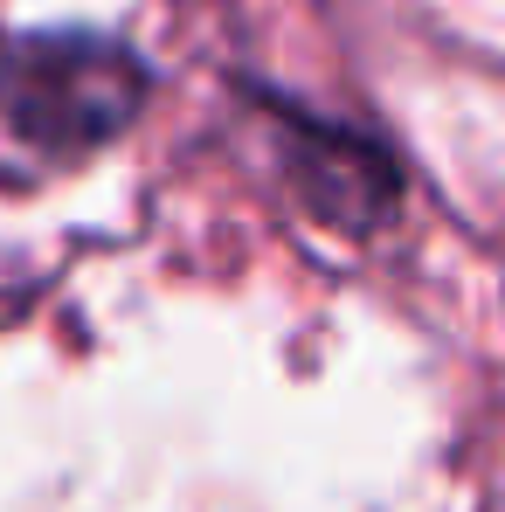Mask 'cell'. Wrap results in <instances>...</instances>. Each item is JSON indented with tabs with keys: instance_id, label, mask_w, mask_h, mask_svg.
<instances>
[{
	"instance_id": "1",
	"label": "cell",
	"mask_w": 505,
	"mask_h": 512,
	"mask_svg": "<svg viewBox=\"0 0 505 512\" xmlns=\"http://www.w3.org/2000/svg\"><path fill=\"white\" fill-rule=\"evenodd\" d=\"M146 104V63L111 35H21L0 49V118L35 153H90Z\"/></svg>"
}]
</instances>
